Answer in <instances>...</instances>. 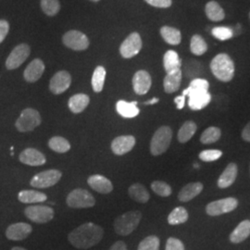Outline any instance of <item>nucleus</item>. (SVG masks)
<instances>
[{"label":"nucleus","instance_id":"f257e3e1","mask_svg":"<svg viewBox=\"0 0 250 250\" xmlns=\"http://www.w3.org/2000/svg\"><path fill=\"white\" fill-rule=\"evenodd\" d=\"M104 230L97 224L85 223L69 233L68 240L78 250H88L102 240Z\"/></svg>","mask_w":250,"mask_h":250},{"label":"nucleus","instance_id":"f03ea898","mask_svg":"<svg viewBox=\"0 0 250 250\" xmlns=\"http://www.w3.org/2000/svg\"><path fill=\"white\" fill-rule=\"evenodd\" d=\"M210 70L218 80L228 83L234 76V63L225 53L218 54L210 62Z\"/></svg>","mask_w":250,"mask_h":250},{"label":"nucleus","instance_id":"7ed1b4c3","mask_svg":"<svg viewBox=\"0 0 250 250\" xmlns=\"http://www.w3.org/2000/svg\"><path fill=\"white\" fill-rule=\"evenodd\" d=\"M141 219L142 213L138 210L129 211L118 216L114 221L115 232L120 235H129L137 228Z\"/></svg>","mask_w":250,"mask_h":250},{"label":"nucleus","instance_id":"20e7f679","mask_svg":"<svg viewBox=\"0 0 250 250\" xmlns=\"http://www.w3.org/2000/svg\"><path fill=\"white\" fill-rule=\"evenodd\" d=\"M172 138V131L169 126H161L152 137L150 152L153 156H160L170 146Z\"/></svg>","mask_w":250,"mask_h":250},{"label":"nucleus","instance_id":"39448f33","mask_svg":"<svg viewBox=\"0 0 250 250\" xmlns=\"http://www.w3.org/2000/svg\"><path fill=\"white\" fill-rule=\"evenodd\" d=\"M42 123L40 113L35 109L28 107L21 111L18 120L15 123V127L21 133L32 132Z\"/></svg>","mask_w":250,"mask_h":250},{"label":"nucleus","instance_id":"423d86ee","mask_svg":"<svg viewBox=\"0 0 250 250\" xmlns=\"http://www.w3.org/2000/svg\"><path fill=\"white\" fill-rule=\"evenodd\" d=\"M66 203L72 208H88L95 206L96 199L89 191L83 188H76L68 195Z\"/></svg>","mask_w":250,"mask_h":250},{"label":"nucleus","instance_id":"0eeeda50","mask_svg":"<svg viewBox=\"0 0 250 250\" xmlns=\"http://www.w3.org/2000/svg\"><path fill=\"white\" fill-rule=\"evenodd\" d=\"M62 177V172L59 170L41 171L31 179V187L36 188H49L54 187Z\"/></svg>","mask_w":250,"mask_h":250},{"label":"nucleus","instance_id":"6e6552de","mask_svg":"<svg viewBox=\"0 0 250 250\" xmlns=\"http://www.w3.org/2000/svg\"><path fill=\"white\" fill-rule=\"evenodd\" d=\"M27 218L36 224H46L54 218V209L48 206H29L24 209Z\"/></svg>","mask_w":250,"mask_h":250},{"label":"nucleus","instance_id":"1a4fd4ad","mask_svg":"<svg viewBox=\"0 0 250 250\" xmlns=\"http://www.w3.org/2000/svg\"><path fill=\"white\" fill-rule=\"evenodd\" d=\"M183 96H188V106L192 110H200L207 107L210 100L211 96L207 91L201 90L192 89L188 86V88L183 91Z\"/></svg>","mask_w":250,"mask_h":250},{"label":"nucleus","instance_id":"9d476101","mask_svg":"<svg viewBox=\"0 0 250 250\" xmlns=\"http://www.w3.org/2000/svg\"><path fill=\"white\" fill-rule=\"evenodd\" d=\"M238 206V200L233 197H227L209 203L206 208V211L209 216H220L231 212Z\"/></svg>","mask_w":250,"mask_h":250},{"label":"nucleus","instance_id":"9b49d317","mask_svg":"<svg viewBox=\"0 0 250 250\" xmlns=\"http://www.w3.org/2000/svg\"><path fill=\"white\" fill-rule=\"evenodd\" d=\"M62 42L67 47L76 51L85 50L89 46V40L87 36L76 30L67 32L63 36Z\"/></svg>","mask_w":250,"mask_h":250},{"label":"nucleus","instance_id":"f8f14e48","mask_svg":"<svg viewBox=\"0 0 250 250\" xmlns=\"http://www.w3.org/2000/svg\"><path fill=\"white\" fill-rule=\"evenodd\" d=\"M142 39L138 33H132L120 46V53L125 59H131L140 52Z\"/></svg>","mask_w":250,"mask_h":250},{"label":"nucleus","instance_id":"ddd939ff","mask_svg":"<svg viewBox=\"0 0 250 250\" xmlns=\"http://www.w3.org/2000/svg\"><path fill=\"white\" fill-rule=\"evenodd\" d=\"M31 49L27 44H20L14 47L6 61V68L11 71L19 68L30 56Z\"/></svg>","mask_w":250,"mask_h":250},{"label":"nucleus","instance_id":"4468645a","mask_svg":"<svg viewBox=\"0 0 250 250\" xmlns=\"http://www.w3.org/2000/svg\"><path fill=\"white\" fill-rule=\"evenodd\" d=\"M72 76L66 71L58 72L51 78L49 83V89L54 95H61L71 86Z\"/></svg>","mask_w":250,"mask_h":250},{"label":"nucleus","instance_id":"2eb2a0df","mask_svg":"<svg viewBox=\"0 0 250 250\" xmlns=\"http://www.w3.org/2000/svg\"><path fill=\"white\" fill-rule=\"evenodd\" d=\"M32 232L33 228L30 224L26 223H17L9 225L7 228L6 236L9 240L21 241L27 238Z\"/></svg>","mask_w":250,"mask_h":250},{"label":"nucleus","instance_id":"dca6fc26","mask_svg":"<svg viewBox=\"0 0 250 250\" xmlns=\"http://www.w3.org/2000/svg\"><path fill=\"white\" fill-rule=\"evenodd\" d=\"M135 146V137L133 135H121L111 142V150L117 156H123L131 151Z\"/></svg>","mask_w":250,"mask_h":250},{"label":"nucleus","instance_id":"f3484780","mask_svg":"<svg viewBox=\"0 0 250 250\" xmlns=\"http://www.w3.org/2000/svg\"><path fill=\"white\" fill-rule=\"evenodd\" d=\"M152 79L150 74L146 71H138L133 77V87L137 95H146L151 87Z\"/></svg>","mask_w":250,"mask_h":250},{"label":"nucleus","instance_id":"a211bd4d","mask_svg":"<svg viewBox=\"0 0 250 250\" xmlns=\"http://www.w3.org/2000/svg\"><path fill=\"white\" fill-rule=\"evenodd\" d=\"M19 160L21 163L29 166H42L46 162L45 155L32 147L26 148L21 152L19 156Z\"/></svg>","mask_w":250,"mask_h":250},{"label":"nucleus","instance_id":"6ab92c4d","mask_svg":"<svg viewBox=\"0 0 250 250\" xmlns=\"http://www.w3.org/2000/svg\"><path fill=\"white\" fill-rule=\"evenodd\" d=\"M44 72L45 64L41 60L36 59L27 66L23 73V77L28 83H36L42 77Z\"/></svg>","mask_w":250,"mask_h":250},{"label":"nucleus","instance_id":"aec40b11","mask_svg":"<svg viewBox=\"0 0 250 250\" xmlns=\"http://www.w3.org/2000/svg\"><path fill=\"white\" fill-rule=\"evenodd\" d=\"M87 184L93 190L100 194H109L113 190L112 183L103 175L94 174L87 179Z\"/></svg>","mask_w":250,"mask_h":250},{"label":"nucleus","instance_id":"412c9836","mask_svg":"<svg viewBox=\"0 0 250 250\" xmlns=\"http://www.w3.org/2000/svg\"><path fill=\"white\" fill-rule=\"evenodd\" d=\"M182 77H183L182 70H177V71L167 73V75L165 76L163 81L164 91L168 94L176 92L180 88V85L182 83Z\"/></svg>","mask_w":250,"mask_h":250},{"label":"nucleus","instance_id":"4be33fe9","mask_svg":"<svg viewBox=\"0 0 250 250\" xmlns=\"http://www.w3.org/2000/svg\"><path fill=\"white\" fill-rule=\"evenodd\" d=\"M19 201L24 204L42 203L47 200V196L45 193L36 190H22L18 194Z\"/></svg>","mask_w":250,"mask_h":250},{"label":"nucleus","instance_id":"5701e85b","mask_svg":"<svg viewBox=\"0 0 250 250\" xmlns=\"http://www.w3.org/2000/svg\"><path fill=\"white\" fill-rule=\"evenodd\" d=\"M203 190L201 183H190L179 192L178 198L181 202H188L198 196Z\"/></svg>","mask_w":250,"mask_h":250},{"label":"nucleus","instance_id":"b1692460","mask_svg":"<svg viewBox=\"0 0 250 250\" xmlns=\"http://www.w3.org/2000/svg\"><path fill=\"white\" fill-rule=\"evenodd\" d=\"M237 177V166L235 163H230L218 180V187L227 188L231 187Z\"/></svg>","mask_w":250,"mask_h":250},{"label":"nucleus","instance_id":"393cba45","mask_svg":"<svg viewBox=\"0 0 250 250\" xmlns=\"http://www.w3.org/2000/svg\"><path fill=\"white\" fill-rule=\"evenodd\" d=\"M117 112L124 118L131 119L137 116L140 112L137 107V102H126L125 100H119L116 104Z\"/></svg>","mask_w":250,"mask_h":250},{"label":"nucleus","instance_id":"a878e982","mask_svg":"<svg viewBox=\"0 0 250 250\" xmlns=\"http://www.w3.org/2000/svg\"><path fill=\"white\" fill-rule=\"evenodd\" d=\"M90 98L85 94H76L69 99L68 106L71 111L78 114L83 112L89 104Z\"/></svg>","mask_w":250,"mask_h":250},{"label":"nucleus","instance_id":"bb28decb","mask_svg":"<svg viewBox=\"0 0 250 250\" xmlns=\"http://www.w3.org/2000/svg\"><path fill=\"white\" fill-rule=\"evenodd\" d=\"M250 235V221H243L230 234V241L233 244H239L245 241Z\"/></svg>","mask_w":250,"mask_h":250},{"label":"nucleus","instance_id":"cd10ccee","mask_svg":"<svg viewBox=\"0 0 250 250\" xmlns=\"http://www.w3.org/2000/svg\"><path fill=\"white\" fill-rule=\"evenodd\" d=\"M163 65L167 73L181 70L182 61L179 57L178 53L174 50H168L164 55Z\"/></svg>","mask_w":250,"mask_h":250},{"label":"nucleus","instance_id":"c85d7f7f","mask_svg":"<svg viewBox=\"0 0 250 250\" xmlns=\"http://www.w3.org/2000/svg\"><path fill=\"white\" fill-rule=\"evenodd\" d=\"M128 193L132 199L139 203H146L150 198L148 191L141 184L132 185L128 189Z\"/></svg>","mask_w":250,"mask_h":250},{"label":"nucleus","instance_id":"c756f323","mask_svg":"<svg viewBox=\"0 0 250 250\" xmlns=\"http://www.w3.org/2000/svg\"><path fill=\"white\" fill-rule=\"evenodd\" d=\"M207 17L213 21H221L225 18L224 10L216 1H209L205 7Z\"/></svg>","mask_w":250,"mask_h":250},{"label":"nucleus","instance_id":"7c9ffc66","mask_svg":"<svg viewBox=\"0 0 250 250\" xmlns=\"http://www.w3.org/2000/svg\"><path fill=\"white\" fill-rule=\"evenodd\" d=\"M161 35L164 41L172 45H177L182 41V34L178 29L170 26L161 28Z\"/></svg>","mask_w":250,"mask_h":250},{"label":"nucleus","instance_id":"2f4dec72","mask_svg":"<svg viewBox=\"0 0 250 250\" xmlns=\"http://www.w3.org/2000/svg\"><path fill=\"white\" fill-rule=\"evenodd\" d=\"M197 126L194 122L188 121L180 128L178 132V140L180 143H187L197 132Z\"/></svg>","mask_w":250,"mask_h":250},{"label":"nucleus","instance_id":"473e14b6","mask_svg":"<svg viewBox=\"0 0 250 250\" xmlns=\"http://www.w3.org/2000/svg\"><path fill=\"white\" fill-rule=\"evenodd\" d=\"M106 79V70L102 66H98L94 71L92 76V87L96 93H100L105 83Z\"/></svg>","mask_w":250,"mask_h":250},{"label":"nucleus","instance_id":"72a5a7b5","mask_svg":"<svg viewBox=\"0 0 250 250\" xmlns=\"http://www.w3.org/2000/svg\"><path fill=\"white\" fill-rule=\"evenodd\" d=\"M48 146L57 153H66L71 149V144L62 136H54L49 139Z\"/></svg>","mask_w":250,"mask_h":250},{"label":"nucleus","instance_id":"f704fd0d","mask_svg":"<svg viewBox=\"0 0 250 250\" xmlns=\"http://www.w3.org/2000/svg\"><path fill=\"white\" fill-rule=\"evenodd\" d=\"M188 210L184 207H177L168 216V223L170 225L185 224L188 222Z\"/></svg>","mask_w":250,"mask_h":250},{"label":"nucleus","instance_id":"c9c22d12","mask_svg":"<svg viewBox=\"0 0 250 250\" xmlns=\"http://www.w3.org/2000/svg\"><path fill=\"white\" fill-rule=\"evenodd\" d=\"M190 50L192 53L197 56H201L205 54L208 50V45L204 38L199 35L193 36L190 42Z\"/></svg>","mask_w":250,"mask_h":250},{"label":"nucleus","instance_id":"e433bc0d","mask_svg":"<svg viewBox=\"0 0 250 250\" xmlns=\"http://www.w3.org/2000/svg\"><path fill=\"white\" fill-rule=\"evenodd\" d=\"M222 135V132L221 129H219L218 127L215 126H210L208 129H206L205 131L203 132V134H201L200 137V141L201 143L205 144H212L217 142Z\"/></svg>","mask_w":250,"mask_h":250},{"label":"nucleus","instance_id":"4c0bfd02","mask_svg":"<svg viewBox=\"0 0 250 250\" xmlns=\"http://www.w3.org/2000/svg\"><path fill=\"white\" fill-rule=\"evenodd\" d=\"M161 241L156 235H149L140 242L137 250H160Z\"/></svg>","mask_w":250,"mask_h":250},{"label":"nucleus","instance_id":"58836bf2","mask_svg":"<svg viewBox=\"0 0 250 250\" xmlns=\"http://www.w3.org/2000/svg\"><path fill=\"white\" fill-rule=\"evenodd\" d=\"M41 8L47 16H55L61 9L59 0H41Z\"/></svg>","mask_w":250,"mask_h":250},{"label":"nucleus","instance_id":"ea45409f","mask_svg":"<svg viewBox=\"0 0 250 250\" xmlns=\"http://www.w3.org/2000/svg\"><path fill=\"white\" fill-rule=\"evenodd\" d=\"M151 188L158 196L167 197L171 195V188L165 182L154 181L151 184Z\"/></svg>","mask_w":250,"mask_h":250},{"label":"nucleus","instance_id":"a19ab883","mask_svg":"<svg viewBox=\"0 0 250 250\" xmlns=\"http://www.w3.org/2000/svg\"><path fill=\"white\" fill-rule=\"evenodd\" d=\"M211 34L216 39L221 41H226L231 39L233 36V31L229 27L218 26L212 29Z\"/></svg>","mask_w":250,"mask_h":250},{"label":"nucleus","instance_id":"79ce46f5","mask_svg":"<svg viewBox=\"0 0 250 250\" xmlns=\"http://www.w3.org/2000/svg\"><path fill=\"white\" fill-rule=\"evenodd\" d=\"M223 156V152L218 149H209L204 150L199 153V159L205 162H211L217 161Z\"/></svg>","mask_w":250,"mask_h":250},{"label":"nucleus","instance_id":"37998d69","mask_svg":"<svg viewBox=\"0 0 250 250\" xmlns=\"http://www.w3.org/2000/svg\"><path fill=\"white\" fill-rule=\"evenodd\" d=\"M189 87L192 89L201 90V91H207L208 92V87L209 83L208 81L201 78H196L193 81H191Z\"/></svg>","mask_w":250,"mask_h":250},{"label":"nucleus","instance_id":"c03bdc74","mask_svg":"<svg viewBox=\"0 0 250 250\" xmlns=\"http://www.w3.org/2000/svg\"><path fill=\"white\" fill-rule=\"evenodd\" d=\"M165 250H185V246L183 242L177 238L170 237L166 243Z\"/></svg>","mask_w":250,"mask_h":250},{"label":"nucleus","instance_id":"a18cd8bd","mask_svg":"<svg viewBox=\"0 0 250 250\" xmlns=\"http://www.w3.org/2000/svg\"><path fill=\"white\" fill-rule=\"evenodd\" d=\"M147 4L151 5L155 8H161V9H167L170 8L172 4L171 0H145Z\"/></svg>","mask_w":250,"mask_h":250},{"label":"nucleus","instance_id":"49530a36","mask_svg":"<svg viewBox=\"0 0 250 250\" xmlns=\"http://www.w3.org/2000/svg\"><path fill=\"white\" fill-rule=\"evenodd\" d=\"M9 31V23L6 20H0V44L5 40Z\"/></svg>","mask_w":250,"mask_h":250},{"label":"nucleus","instance_id":"de8ad7c7","mask_svg":"<svg viewBox=\"0 0 250 250\" xmlns=\"http://www.w3.org/2000/svg\"><path fill=\"white\" fill-rule=\"evenodd\" d=\"M242 138L247 142H250V122L242 131Z\"/></svg>","mask_w":250,"mask_h":250},{"label":"nucleus","instance_id":"09e8293b","mask_svg":"<svg viewBox=\"0 0 250 250\" xmlns=\"http://www.w3.org/2000/svg\"><path fill=\"white\" fill-rule=\"evenodd\" d=\"M108 250H127V246L125 242L117 241L110 247V249Z\"/></svg>","mask_w":250,"mask_h":250},{"label":"nucleus","instance_id":"8fccbe9b","mask_svg":"<svg viewBox=\"0 0 250 250\" xmlns=\"http://www.w3.org/2000/svg\"><path fill=\"white\" fill-rule=\"evenodd\" d=\"M185 101H186V97L183 96V95H182V96H179V97L174 99V102H175V104H176L178 109L184 108V107H185Z\"/></svg>","mask_w":250,"mask_h":250},{"label":"nucleus","instance_id":"3c124183","mask_svg":"<svg viewBox=\"0 0 250 250\" xmlns=\"http://www.w3.org/2000/svg\"><path fill=\"white\" fill-rule=\"evenodd\" d=\"M159 101H160V99H158V98H154V99H150V100L145 102L144 104H145V105H154V104L158 103Z\"/></svg>","mask_w":250,"mask_h":250},{"label":"nucleus","instance_id":"603ef678","mask_svg":"<svg viewBox=\"0 0 250 250\" xmlns=\"http://www.w3.org/2000/svg\"><path fill=\"white\" fill-rule=\"evenodd\" d=\"M11 250H27L25 249H23V248H21V247H15V248H13Z\"/></svg>","mask_w":250,"mask_h":250},{"label":"nucleus","instance_id":"864d4df0","mask_svg":"<svg viewBox=\"0 0 250 250\" xmlns=\"http://www.w3.org/2000/svg\"><path fill=\"white\" fill-rule=\"evenodd\" d=\"M91 1H94V2H98L99 0H91Z\"/></svg>","mask_w":250,"mask_h":250},{"label":"nucleus","instance_id":"5fc2aeb1","mask_svg":"<svg viewBox=\"0 0 250 250\" xmlns=\"http://www.w3.org/2000/svg\"></svg>","mask_w":250,"mask_h":250}]
</instances>
